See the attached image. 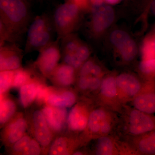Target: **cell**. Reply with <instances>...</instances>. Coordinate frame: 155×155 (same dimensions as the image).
<instances>
[{"mask_svg": "<svg viewBox=\"0 0 155 155\" xmlns=\"http://www.w3.org/2000/svg\"><path fill=\"white\" fill-rule=\"evenodd\" d=\"M0 22L15 40L25 31L29 21V11L25 1L0 0Z\"/></svg>", "mask_w": 155, "mask_h": 155, "instance_id": "obj_1", "label": "cell"}, {"mask_svg": "<svg viewBox=\"0 0 155 155\" xmlns=\"http://www.w3.org/2000/svg\"><path fill=\"white\" fill-rule=\"evenodd\" d=\"M81 11L73 0L58 6L54 16V26L58 38H63L72 33L79 21Z\"/></svg>", "mask_w": 155, "mask_h": 155, "instance_id": "obj_2", "label": "cell"}, {"mask_svg": "<svg viewBox=\"0 0 155 155\" xmlns=\"http://www.w3.org/2000/svg\"><path fill=\"white\" fill-rule=\"evenodd\" d=\"M62 39L64 63L78 70L88 60L91 54L89 48L72 33Z\"/></svg>", "mask_w": 155, "mask_h": 155, "instance_id": "obj_3", "label": "cell"}, {"mask_svg": "<svg viewBox=\"0 0 155 155\" xmlns=\"http://www.w3.org/2000/svg\"><path fill=\"white\" fill-rule=\"evenodd\" d=\"M78 70V88L83 91L99 90L104 78V72L99 64L94 60L88 59Z\"/></svg>", "mask_w": 155, "mask_h": 155, "instance_id": "obj_4", "label": "cell"}, {"mask_svg": "<svg viewBox=\"0 0 155 155\" xmlns=\"http://www.w3.org/2000/svg\"><path fill=\"white\" fill-rule=\"evenodd\" d=\"M126 127L128 133L137 137L155 130V116L134 108L127 114Z\"/></svg>", "mask_w": 155, "mask_h": 155, "instance_id": "obj_5", "label": "cell"}, {"mask_svg": "<svg viewBox=\"0 0 155 155\" xmlns=\"http://www.w3.org/2000/svg\"><path fill=\"white\" fill-rule=\"evenodd\" d=\"M59 39L51 42L39 51V54L35 64L45 77L49 78L58 65L61 57Z\"/></svg>", "mask_w": 155, "mask_h": 155, "instance_id": "obj_6", "label": "cell"}, {"mask_svg": "<svg viewBox=\"0 0 155 155\" xmlns=\"http://www.w3.org/2000/svg\"><path fill=\"white\" fill-rule=\"evenodd\" d=\"M113 116L106 108L92 110L90 114L86 129L92 135L99 137L108 135L114 125V118Z\"/></svg>", "mask_w": 155, "mask_h": 155, "instance_id": "obj_7", "label": "cell"}, {"mask_svg": "<svg viewBox=\"0 0 155 155\" xmlns=\"http://www.w3.org/2000/svg\"><path fill=\"white\" fill-rule=\"evenodd\" d=\"M116 81L119 100L122 105L131 101L143 86L137 78L130 73L119 74L116 76Z\"/></svg>", "mask_w": 155, "mask_h": 155, "instance_id": "obj_8", "label": "cell"}, {"mask_svg": "<svg viewBox=\"0 0 155 155\" xmlns=\"http://www.w3.org/2000/svg\"><path fill=\"white\" fill-rule=\"evenodd\" d=\"M110 38L123 61L130 62L135 58L137 54V45L127 32L123 30H114L111 32Z\"/></svg>", "mask_w": 155, "mask_h": 155, "instance_id": "obj_9", "label": "cell"}, {"mask_svg": "<svg viewBox=\"0 0 155 155\" xmlns=\"http://www.w3.org/2000/svg\"><path fill=\"white\" fill-rule=\"evenodd\" d=\"M114 18L115 14L111 7L97 5L91 14L90 28L92 33L95 36L101 35L112 25Z\"/></svg>", "mask_w": 155, "mask_h": 155, "instance_id": "obj_10", "label": "cell"}, {"mask_svg": "<svg viewBox=\"0 0 155 155\" xmlns=\"http://www.w3.org/2000/svg\"><path fill=\"white\" fill-rule=\"evenodd\" d=\"M99 91L101 101L107 107L115 111L121 110L122 104L119 99L116 76L110 75L104 77Z\"/></svg>", "mask_w": 155, "mask_h": 155, "instance_id": "obj_11", "label": "cell"}, {"mask_svg": "<svg viewBox=\"0 0 155 155\" xmlns=\"http://www.w3.org/2000/svg\"><path fill=\"white\" fill-rule=\"evenodd\" d=\"M134 108L150 114L155 113V81H147L133 99Z\"/></svg>", "mask_w": 155, "mask_h": 155, "instance_id": "obj_12", "label": "cell"}, {"mask_svg": "<svg viewBox=\"0 0 155 155\" xmlns=\"http://www.w3.org/2000/svg\"><path fill=\"white\" fill-rule=\"evenodd\" d=\"M27 122L22 114L14 116L7 124L2 131V140L6 145L12 146L25 135Z\"/></svg>", "mask_w": 155, "mask_h": 155, "instance_id": "obj_13", "label": "cell"}, {"mask_svg": "<svg viewBox=\"0 0 155 155\" xmlns=\"http://www.w3.org/2000/svg\"><path fill=\"white\" fill-rule=\"evenodd\" d=\"M87 104L84 102L75 104L68 114L67 125L69 129L75 132L86 130L89 117L91 111Z\"/></svg>", "mask_w": 155, "mask_h": 155, "instance_id": "obj_14", "label": "cell"}, {"mask_svg": "<svg viewBox=\"0 0 155 155\" xmlns=\"http://www.w3.org/2000/svg\"><path fill=\"white\" fill-rule=\"evenodd\" d=\"M32 131L34 136L41 146H49L53 140V132L48 125L42 111H35L32 117Z\"/></svg>", "mask_w": 155, "mask_h": 155, "instance_id": "obj_15", "label": "cell"}, {"mask_svg": "<svg viewBox=\"0 0 155 155\" xmlns=\"http://www.w3.org/2000/svg\"><path fill=\"white\" fill-rule=\"evenodd\" d=\"M67 108L54 107L47 104L41 111L48 125L53 132H60L67 123Z\"/></svg>", "mask_w": 155, "mask_h": 155, "instance_id": "obj_16", "label": "cell"}, {"mask_svg": "<svg viewBox=\"0 0 155 155\" xmlns=\"http://www.w3.org/2000/svg\"><path fill=\"white\" fill-rule=\"evenodd\" d=\"M22 51L15 45L1 47V71L14 70L20 68L22 62Z\"/></svg>", "mask_w": 155, "mask_h": 155, "instance_id": "obj_17", "label": "cell"}, {"mask_svg": "<svg viewBox=\"0 0 155 155\" xmlns=\"http://www.w3.org/2000/svg\"><path fill=\"white\" fill-rule=\"evenodd\" d=\"M76 71L74 67L66 63L58 64L49 78L58 86H69L75 81Z\"/></svg>", "mask_w": 155, "mask_h": 155, "instance_id": "obj_18", "label": "cell"}, {"mask_svg": "<svg viewBox=\"0 0 155 155\" xmlns=\"http://www.w3.org/2000/svg\"><path fill=\"white\" fill-rule=\"evenodd\" d=\"M52 41L51 29V26H49L27 38L25 52H30L35 51H40Z\"/></svg>", "mask_w": 155, "mask_h": 155, "instance_id": "obj_19", "label": "cell"}, {"mask_svg": "<svg viewBox=\"0 0 155 155\" xmlns=\"http://www.w3.org/2000/svg\"><path fill=\"white\" fill-rule=\"evenodd\" d=\"M77 97L73 92L66 91L56 92L53 90L47 100V104L62 108L72 107L76 104Z\"/></svg>", "mask_w": 155, "mask_h": 155, "instance_id": "obj_20", "label": "cell"}, {"mask_svg": "<svg viewBox=\"0 0 155 155\" xmlns=\"http://www.w3.org/2000/svg\"><path fill=\"white\" fill-rule=\"evenodd\" d=\"M77 142L75 140L66 137H59L54 140L50 146L49 155L72 154L77 146Z\"/></svg>", "mask_w": 155, "mask_h": 155, "instance_id": "obj_21", "label": "cell"}, {"mask_svg": "<svg viewBox=\"0 0 155 155\" xmlns=\"http://www.w3.org/2000/svg\"><path fill=\"white\" fill-rule=\"evenodd\" d=\"M41 84L39 82L32 79L19 88V101L23 107H28L35 101Z\"/></svg>", "mask_w": 155, "mask_h": 155, "instance_id": "obj_22", "label": "cell"}, {"mask_svg": "<svg viewBox=\"0 0 155 155\" xmlns=\"http://www.w3.org/2000/svg\"><path fill=\"white\" fill-rule=\"evenodd\" d=\"M134 146L139 153L155 154V130L137 137Z\"/></svg>", "mask_w": 155, "mask_h": 155, "instance_id": "obj_23", "label": "cell"}, {"mask_svg": "<svg viewBox=\"0 0 155 155\" xmlns=\"http://www.w3.org/2000/svg\"><path fill=\"white\" fill-rule=\"evenodd\" d=\"M1 126L7 124L14 117L16 113V105L14 101L9 98L1 99L0 107Z\"/></svg>", "mask_w": 155, "mask_h": 155, "instance_id": "obj_24", "label": "cell"}, {"mask_svg": "<svg viewBox=\"0 0 155 155\" xmlns=\"http://www.w3.org/2000/svg\"><path fill=\"white\" fill-rule=\"evenodd\" d=\"M116 144L113 139L108 135L100 137L98 138L95 147V154L112 155L116 154Z\"/></svg>", "mask_w": 155, "mask_h": 155, "instance_id": "obj_25", "label": "cell"}, {"mask_svg": "<svg viewBox=\"0 0 155 155\" xmlns=\"http://www.w3.org/2000/svg\"><path fill=\"white\" fill-rule=\"evenodd\" d=\"M139 70L147 81H155V58L142 59Z\"/></svg>", "mask_w": 155, "mask_h": 155, "instance_id": "obj_26", "label": "cell"}, {"mask_svg": "<svg viewBox=\"0 0 155 155\" xmlns=\"http://www.w3.org/2000/svg\"><path fill=\"white\" fill-rule=\"evenodd\" d=\"M142 59L155 58V36L150 34L146 37L141 49Z\"/></svg>", "mask_w": 155, "mask_h": 155, "instance_id": "obj_27", "label": "cell"}, {"mask_svg": "<svg viewBox=\"0 0 155 155\" xmlns=\"http://www.w3.org/2000/svg\"><path fill=\"white\" fill-rule=\"evenodd\" d=\"M15 70L1 71L0 73V91L3 95L13 87Z\"/></svg>", "mask_w": 155, "mask_h": 155, "instance_id": "obj_28", "label": "cell"}, {"mask_svg": "<svg viewBox=\"0 0 155 155\" xmlns=\"http://www.w3.org/2000/svg\"><path fill=\"white\" fill-rule=\"evenodd\" d=\"M32 80L30 73L28 71L19 68L15 70L12 87L19 89L23 85Z\"/></svg>", "mask_w": 155, "mask_h": 155, "instance_id": "obj_29", "label": "cell"}, {"mask_svg": "<svg viewBox=\"0 0 155 155\" xmlns=\"http://www.w3.org/2000/svg\"><path fill=\"white\" fill-rule=\"evenodd\" d=\"M31 138L28 135H25L16 142L12 146V151L15 154L22 155V152L25 150Z\"/></svg>", "mask_w": 155, "mask_h": 155, "instance_id": "obj_30", "label": "cell"}, {"mask_svg": "<svg viewBox=\"0 0 155 155\" xmlns=\"http://www.w3.org/2000/svg\"><path fill=\"white\" fill-rule=\"evenodd\" d=\"M41 146L35 139H32L22 152L23 155H38L41 152Z\"/></svg>", "mask_w": 155, "mask_h": 155, "instance_id": "obj_31", "label": "cell"}, {"mask_svg": "<svg viewBox=\"0 0 155 155\" xmlns=\"http://www.w3.org/2000/svg\"><path fill=\"white\" fill-rule=\"evenodd\" d=\"M53 91L52 89L41 84L39 87L35 101L40 104L46 103L48 97Z\"/></svg>", "mask_w": 155, "mask_h": 155, "instance_id": "obj_32", "label": "cell"}, {"mask_svg": "<svg viewBox=\"0 0 155 155\" xmlns=\"http://www.w3.org/2000/svg\"><path fill=\"white\" fill-rule=\"evenodd\" d=\"M149 11L151 14L155 16V0H151L149 5Z\"/></svg>", "mask_w": 155, "mask_h": 155, "instance_id": "obj_33", "label": "cell"}, {"mask_svg": "<svg viewBox=\"0 0 155 155\" xmlns=\"http://www.w3.org/2000/svg\"><path fill=\"white\" fill-rule=\"evenodd\" d=\"M150 34L155 36V27L154 28V29H153V31H152L151 33Z\"/></svg>", "mask_w": 155, "mask_h": 155, "instance_id": "obj_34", "label": "cell"}, {"mask_svg": "<svg viewBox=\"0 0 155 155\" xmlns=\"http://www.w3.org/2000/svg\"><path fill=\"white\" fill-rule=\"evenodd\" d=\"M22 1H27V0H22Z\"/></svg>", "mask_w": 155, "mask_h": 155, "instance_id": "obj_35", "label": "cell"}]
</instances>
